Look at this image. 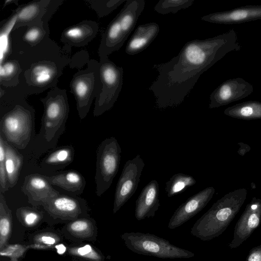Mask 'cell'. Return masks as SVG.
I'll return each instance as SVG.
<instances>
[{
	"instance_id": "1",
	"label": "cell",
	"mask_w": 261,
	"mask_h": 261,
	"mask_svg": "<svg viewBox=\"0 0 261 261\" xmlns=\"http://www.w3.org/2000/svg\"><path fill=\"white\" fill-rule=\"evenodd\" d=\"M241 48L237 34L231 29L212 38L189 41L170 60L153 65L158 75L149 90L157 108L180 105L204 72L226 54Z\"/></svg>"
},
{
	"instance_id": "2",
	"label": "cell",
	"mask_w": 261,
	"mask_h": 261,
	"mask_svg": "<svg viewBox=\"0 0 261 261\" xmlns=\"http://www.w3.org/2000/svg\"><path fill=\"white\" fill-rule=\"evenodd\" d=\"M247 190L240 189L217 200L194 223L191 234L204 241L221 234L238 214L246 198Z\"/></svg>"
},
{
	"instance_id": "3",
	"label": "cell",
	"mask_w": 261,
	"mask_h": 261,
	"mask_svg": "<svg viewBox=\"0 0 261 261\" xmlns=\"http://www.w3.org/2000/svg\"><path fill=\"white\" fill-rule=\"evenodd\" d=\"M68 112L67 104L61 99L45 102L41 126L32 142L33 149L37 155H41L56 147L59 138L66 129Z\"/></svg>"
},
{
	"instance_id": "4",
	"label": "cell",
	"mask_w": 261,
	"mask_h": 261,
	"mask_svg": "<svg viewBox=\"0 0 261 261\" xmlns=\"http://www.w3.org/2000/svg\"><path fill=\"white\" fill-rule=\"evenodd\" d=\"M121 238L128 249L139 254L161 258H189L195 256L194 253L149 233L125 232Z\"/></svg>"
},
{
	"instance_id": "5",
	"label": "cell",
	"mask_w": 261,
	"mask_h": 261,
	"mask_svg": "<svg viewBox=\"0 0 261 261\" xmlns=\"http://www.w3.org/2000/svg\"><path fill=\"white\" fill-rule=\"evenodd\" d=\"M121 149L114 137L106 138L96 150V194L101 196L108 190L117 174L120 163Z\"/></svg>"
},
{
	"instance_id": "6",
	"label": "cell",
	"mask_w": 261,
	"mask_h": 261,
	"mask_svg": "<svg viewBox=\"0 0 261 261\" xmlns=\"http://www.w3.org/2000/svg\"><path fill=\"white\" fill-rule=\"evenodd\" d=\"M0 133L16 149H24L34 137V117L28 110L16 107L2 118Z\"/></svg>"
},
{
	"instance_id": "7",
	"label": "cell",
	"mask_w": 261,
	"mask_h": 261,
	"mask_svg": "<svg viewBox=\"0 0 261 261\" xmlns=\"http://www.w3.org/2000/svg\"><path fill=\"white\" fill-rule=\"evenodd\" d=\"M123 70L108 60H105L100 69L102 94L96 104L94 115L98 116L110 109L117 99L123 84Z\"/></svg>"
},
{
	"instance_id": "8",
	"label": "cell",
	"mask_w": 261,
	"mask_h": 261,
	"mask_svg": "<svg viewBox=\"0 0 261 261\" xmlns=\"http://www.w3.org/2000/svg\"><path fill=\"white\" fill-rule=\"evenodd\" d=\"M144 166L145 163L139 154L125 163L116 185L113 209L114 214L136 192Z\"/></svg>"
},
{
	"instance_id": "9",
	"label": "cell",
	"mask_w": 261,
	"mask_h": 261,
	"mask_svg": "<svg viewBox=\"0 0 261 261\" xmlns=\"http://www.w3.org/2000/svg\"><path fill=\"white\" fill-rule=\"evenodd\" d=\"M49 217L55 219L75 220L85 216L88 211L86 200L77 195L60 194L42 205Z\"/></svg>"
},
{
	"instance_id": "10",
	"label": "cell",
	"mask_w": 261,
	"mask_h": 261,
	"mask_svg": "<svg viewBox=\"0 0 261 261\" xmlns=\"http://www.w3.org/2000/svg\"><path fill=\"white\" fill-rule=\"evenodd\" d=\"M253 91V85L241 77L228 80L211 93L209 108H217L241 100L250 95Z\"/></svg>"
},
{
	"instance_id": "11",
	"label": "cell",
	"mask_w": 261,
	"mask_h": 261,
	"mask_svg": "<svg viewBox=\"0 0 261 261\" xmlns=\"http://www.w3.org/2000/svg\"><path fill=\"white\" fill-rule=\"evenodd\" d=\"M261 221V200L254 197L246 208L234 227L233 237L228 245L231 249L240 246L259 226Z\"/></svg>"
},
{
	"instance_id": "12",
	"label": "cell",
	"mask_w": 261,
	"mask_h": 261,
	"mask_svg": "<svg viewBox=\"0 0 261 261\" xmlns=\"http://www.w3.org/2000/svg\"><path fill=\"white\" fill-rule=\"evenodd\" d=\"M214 193L215 189L209 187L190 197L175 210L169 220L168 228L174 229L195 216L206 205Z\"/></svg>"
},
{
	"instance_id": "13",
	"label": "cell",
	"mask_w": 261,
	"mask_h": 261,
	"mask_svg": "<svg viewBox=\"0 0 261 261\" xmlns=\"http://www.w3.org/2000/svg\"><path fill=\"white\" fill-rule=\"evenodd\" d=\"M21 191L33 206H42L60 193L53 188L44 175L32 173L27 175L21 188Z\"/></svg>"
},
{
	"instance_id": "14",
	"label": "cell",
	"mask_w": 261,
	"mask_h": 261,
	"mask_svg": "<svg viewBox=\"0 0 261 261\" xmlns=\"http://www.w3.org/2000/svg\"><path fill=\"white\" fill-rule=\"evenodd\" d=\"M261 19V6L248 5L230 10L215 12L204 15V21L224 24L243 23Z\"/></svg>"
},
{
	"instance_id": "15",
	"label": "cell",
	"mask_w": 261,
	"mask_h": 261,
	"mask_svg": "<svg viewBox=\"0 0 261 261\" xmlns=\"http://www.w3.org/2000/svg\"><path fill=\"white\" fill-rule=\"evenodd\" d=\"M159 186L157 180H151L142 190L136 201L135 216L140 221L153 217L160 206Z\"/></svg>"
},
{
	"instance_id": "16",
	"label": "cell",
	"mask_w": 261,
	"mask_h": 261,
	"mask_svg": "<svg viewBox=\"0 0 261 261\" xmlns=\"http://www.w3.org/2000/svg\"><path fill=\"white\" fill-rule=\"evenodd\" d=\"M159 31V26L155 22L138 25L126 44L125 53L133 56L142 51L155 39Z\"/></svg>"
},
{
	"instance_id": "17",
	"label": "cell",
	"mask_w": 261,
	"mask_h": 261,
	"mask_svg": "<svg viewBox=\"0 0 261 261\" xmlns=\"http://www.w3.org/2000/svg\"><path fill=\"white\" fill-rule=\"evenodd\" d=\"M45 176L52 186H58L74 195L82 194L86 184L85 177L74 170L64 171L52 176Z\"/></svg>"
},
{
	"instance_id": "18",
	"label": "cell",
	"mask_w": 261,
	"mask_h": 261,
	"mask_svg": "<svg viewBox=\"0 0 261 261\" xmlns=\"http://www.w3.org/2000/svg\"><path fill=\"white\" fill-rule=\"evenodd\" d=\"M74 148L72 145H64L55 148L41 160L42 169L56 171L64 168L73 161Z\"/></svg>"
},
{
	"instance_id": "19",
	"label": "cell",
	"mask_w": 261,
	"mask_h": 261,
	"mask_svg": "<svg viewBox=\"0 0 261 261\" xmlns=\"http://www.w3.org/2000/svg\"><path fill=\"white\" fill-rule=\"evenodd\" d=\"M145 6L144 0H127L117 15L122 32L126 40L134 29Z\"/></svg>"
},
{
	"instance_id": "20",
	"label": "cell",
	"mask_w": 261,
	"mask_h": 261,
	"mask_svg": "<svg viewBox=\"0 0 261 261\" xmlns=\"http://www.w3.org/2000/svg\"><path fill=\"white\" fill-rule=\"evenodd\" d=\"M126 40L117 15L108 25L102 40L101 48L105 60L108 59V55L120 49Z\"/></svg>"
},
{
	"instance_id": "21",
	"label": "cell",
	"mask_w": 261,
	"mask_h": 261,
	"mask_svg": "<svg viewBox=\"0 0 261 261\" xmlns=\"http://www.w3.org/2000/svg\"><path fill=\"white\" fill-rule=\"evenodd\" d=\"M6 151L5 166L9 188L17 182L23 164V156L15 147L4 139Z\"/></svg>"
},
{
	"instance_id": "22",
	"label": "cell",
	"mask_w": 261,
	"mask_h": 261,
	"mask_svg": "<svg viewBox=\"0 0 261 261\" xmlns=\"http://www.w3.org/2000/svg\"><path fill=\"white\" fill-rule=\"evenodd\" d=\"M228 116L244 119H261V102L247 101L226 108L224 112Z\"/></svg>"
},
{
	"instance_id": "23",
	"label": "cell",
	"mask_w": 261,
	"mask_h": 261,
	"mask_svg": "<svg viewBox=\"0 0 261 261\" xmlns=\"http://www.w3.org/2000/svg\"><path fill=\"white\" fill-rule=\"evenodd\" d=\"M11 211L7 204L3 193L0 192V249L6 245L12 228Z\"/></svg>"
},
{
	"instance_id": "24",
	"label": "cell",
	"mask_w": 261,
	"mask_h": 261,
	"mask_svg": "<svg viewBox=\"0 0 261 261\" xmlns=\"http://www.w3.org/2000/svg\"><path fill=\"white\" fill-rule=\"evenodd\" d=\"M196 182L191 175L183 173L174 174L165 184V191L168 197H171L184 192Z\"/></svg>"
},
{
	"instance_id": "25",
	"label": "cell",
	"mask_w": 261,
	"mask_h": 261,
	"mask_svg": "<svg viewBox=\"0 0 261 261\" xmlns=\"http://www.w3.org/2000/svg\"><path fill=\"white\" fill-rule=\"evenodd\" d=\"M68 230L74 236L88 238L94 234V225L92 221L86 218L73 220L68 224Z\"/></svg>"
},
{
	"instance_id": "26",
	"label": "cell",
	"mask_w": 261,
	"mask_h": 261,
	"mask_svg": "<svg viewBox=\"0 0 261 261\" xmlns=\"http://www.w3.org/2000/svg\"><path fill=\"white\" fill-rule=\"evenodd\" d=\"M195 0H161L154 7L159 14L176 13L178 11L190 7Z\"/></svg>"
},
{
	"instance_id": "27",
	"label": "cell",
	"mask_w": 261,
	"mask_h": 261,
	"mask_svg": "<svg viewBox=\"0 0 261 261\" xmlns=\"http://www.w3.org/2000/svg\"><path fill=\"white\" fill-rule=\"evenodd\" d=\"M16 214L19 219L28 226L36 224L43 216L42 212L28 206L19 208Z\"/></svg>"
},
{
	"instance_id": "28",
	"label": "cell",
	"mask_w": 261,
	"mask_h": 261,
	"mask_svg": "<svg viewBox=\"0 0 261 261\" xmlns=\"http://www.w3.org/2000/svg\"><path fill=\"white\" fill-rule=\"evenodd\" d=\"M70 252L88 261H104V256L89 245L71 249Z\"/></svg>"
},
{
	"instance_id": "29",
	"label": "cell",
	"mask_w": 261,
	"mask_h": 261,
	"mask_svg": "<svg viewBox=\"0 0 261 261\" xmlns=\"http://www.w3.org/2000/svg\"><path fill=\"white\" fill-rule=\"evenodd\" d=\"M17 15L13 16L1 33L0 35V61L2 64L4 56L9 48V35L17 20Z\"/></svg>"
},
{
	"instance_id": "30",
	"label": "cell",
	"mask_w": 261,
	"mask_h": 261,
	"mask_svg": "<svg viewBox=\"0 0 261 261\" xmlns=\"http://www.w3.org/2000/svg\"><path fill=\"white\" fill-rule=\"evenodd\" d=\"M5 160L6 151L4 139L0 133V192L3 194L9 189L5 166Z\"/></svg>"
},
{
	"instance_id": "31",
	"label": "cell",
	"mask_w": 261,
	"mask_h": 261,
	"mask_svg": "<svg viewBox=\"0 0 261 261\" xmlns=\"http://www.w3.org/2000/svg\"><path fill=\"white\" fill-rule=\"evenodd\" d=\"M33 73L36 82L38 84H43L50 80L53 70L47 66L38 65L34 69Z\"/></svg>"
},
{
	"instance_id": "32",
	"label": "cell",
	"mask_w": 261,
	"mask_h": 261,
	"mask_svg": "<svg viewBox=\"0 0 261 261\" xmlns=\"http://www.w3.org/2000/svg\"><path fill=\"white\" fill-rule=\"evenodd\" d=\"M38 7L36 5H28L21 9L18 13L17 20L27 21L31 19L38 12Z\"/></svg>"
},
{
	"instance_id": "33",
	"label": "cell",
	"mask_w": 261,
	"mask_h": 261,
	"mask_svg": "<svg viewBox=\"0 0 261 261\" xmlns=\"http://www.w3.org/2000/svg\"><path fill=\"white\" fill-rule=\"evenodd\" d=\"M15 65L11 62H6L1 65V77H6L11 75L15 71Z\"/></svg>"
},
{
	"instance_id": "34",
	"label": "cell",
	"mask_w": 261,
	"mask_h": 261,
	"mask_svg": "<svg viewBox=\"0 0 261 261\" xmlns=\"http://www.w3.org/2000/svg\"><path fill=\"white\" fill-rule=\"evenodd\" d=\"M84 31L80 27H75L68 29L66 35L69 38L73 40H77L81 39L84 35Z\"/></svg>"
},
{
	"instance_id": "35",
	"label": "cell",
	"mask_w": 261,
	"mask_h": 261,
	"mask_svg": "<svg viewBox=\"0 0 261 261\" xmlns=\"http://www.w3.org/2000/svg\"><path fill=\"white\" fill-rule=\"evenodd\" d=\"M246 261H261V245L253 247L249 251Z\"/></svg>"
},
{
	"instance_id": "36",
	"label": "cell",
	"mask_w": 261,
	"mask_h": 261,
	"mask_svg": "<svg viewBox=\"0 0 261 261\" xmlns=\"http://www.w3.org/2000/svg\"><path fill=\"white\" fill-rule=\"evenodd\" d=\"M40 35L41 32L38 29L32 28L27 32L24 38L29 42H34L40 38Z\"/></svg>"
},
{
	"instance_id": "37",
	"label": "cell",
	"mask_w": 261,
	"mask_h": 261,
	"mask_svg": "<svg viewBox=\"0 0 261 261\" xmlns=\"http://www.w3.org/2000/svg\"><path fill=\"white\" fill-rule=\"evenodd\" d=\"M37 240L39 242L47 246L53 245L57 242V237L49 234H42L38 238Z\"/></svg>"
},
{
	"instance_id": "38",
	"label": "cell",
	"mask_w": 261,
	"mask_h": 261,
	"mask_svg": "<svg viewBox=\"0 0 261 261\" xmlns=\"http://www.w3.org/2000/svg\"><path fill=\"white\" fill-rule=\"evenodd\" d=\"M57 252L59 254H63L66 251V247L63 244H60L56 246Z\"/></svg>"
}]
</instances>
